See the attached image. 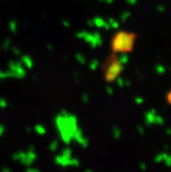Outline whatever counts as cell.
Wrapping results in <instances>:
<instances>
[{
    "label": "cell",
    "mask_w": 171,
    "mask_h": 172,
    "mask_svg": "<svg viewBox=\"0 0 171 172\" xmlns=\"http://www.w3.org/2000/svg\"><path fill=\"white\" fill-rule=\"evenodd\" d=\"M138 39L135 32L129 31H119L112 38L111 50L115 53H131L134 47V44Z\"/></svg>",
    "instance_id": "6da1fadb"
},
{
    "label": "cell",
    "mask_w": 171,
    "mask_h": 172,
    "mask_svg": "<svg viewBox=\"0 0 171 172\" xmlns=\"http://www.w3.org/2000/svg\"><path fill=\"white\" fill-rule=\"evenodd\" d=\"M101 70L107 82L112 83L115 81L123 70V67L118 53L112 52V53L106 58L101 65Z\"/></svg>",
    "instance_id": "7a4b0ae2"
},
{
    "label": "cell",
    "mask_w": 171,
    "mask_h": 172,
    "mask_svg": "<svg viewBox=\"0 0 171 172\" xmlns=\"http://www.w3.org/2000/svg\"><path fill=\"white\" fill-rule=\"evenodd\" d=\"M166 100H167L168 104L171 105V91L168 92V94H167V95H166Z\"/></svg>",
    "instance_id": "3957f363"
}]
</instances>
